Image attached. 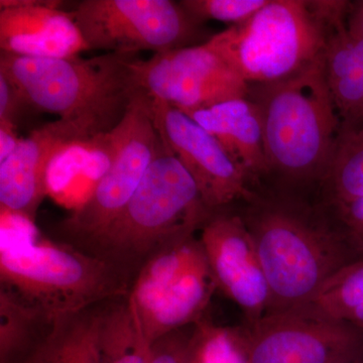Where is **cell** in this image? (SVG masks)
<instances>
[{
  "instance_id": "6da1fadb",
  "label": "cell",
  "mask_w": 363,
  "mask_h": 363,
  "mask_svg": "<svg viewBox=\"0 0 363 363\" xmlns=\"http://www.w3.org/2000/svg\"><path fill=\"white\" fill-rule=\"evenodd\" d=\"M240 214L252 234L269 285L266 314L306 304L339 269L363 259L362 243L322 200L300 192L257 191Z\"/></svg>"
},
{
  "instance_id": "7a4b0ae2",
  "label": "cell",
  "mask_w": 363,
  "mask_h": 363,
  "mask_svg": "<svg viewBox=\"0 0 363 363\" xmlns=\"http://www.w3.org/2000/svg\"><path fill=\"white\" fill-rule=\"evenodd\" d=\"M259 105L269 176L276 190L302 193L320 186L341 133L325 70V54L292 77L250 85Z\"/></svg>"
},
{
  "instance_id": "3957f363",
  "label": "cell",
  "mask_w": 363,
  "mask_h": 363,
  "mask_svg": "<svg viewBox=\"0 0 363 363\" xmlns=\"http://www.w3.org/2000/svg\"><path fill=\"white\" fill-rule=\"evenodd\" d=\"M0 288L61 317L128 297L131 281L104 259L42 238L35 224L1 213Z\"/></svg>"
},
{
  "instance_id": "277c9868",
  "label": "cell",
  "mask_w": 363,
  "mask_h": 363,
  "mask_svg": "<svg viewBox=\"0 0 363 363\" xmlns=\"http://www.w3.org/2000/svg\"><path fill=\"white\" fill-rule=\"evenodd\" d=\"M136 57L105 52L92 58H30L1 52L0 73L33 109L56 114L94 138L111 133L128 113L138 89Z\"/></svg>"
},
{
  "instance_id": "5b68a950",
  "label": "cell",
  "mask_w": 363,
  "mask_h": 363,
  "mask_svg": "<svg viewBox=\"0 0 363 363\" xmlns=\"http://www.w3.org/2000/svg\"><path fill=\"white\" fill-rule=\"evenodd\" d=\"M212 212L192 177L162 145L123 211L83 252L116 267L133 285L147 260L194 236Z\"/></svg>"
},
{
  "instance_id": "8992f818",
  "label": "cell",
  "mask_w": 363,
  "mask_h": 363,
  "mask_svg": "<svg viewBox=\"0 0 363 363\" xmlns=\"http://www.w3.org/2000/svg\"><path fill=\"white\" fill-rule=\"evenodd\" d=\"M350 1L269 0L240 25L210 38L248 85L285 80L321 58L332 26L346 20Z\"/></svg>"
},
{
  "instance_id": "52a82bcc",
  "label": "cell",
  "mask_w": 363,
  "mask_h": 363,
  "mask_svg": "<svg viewBox=\"0 0 363 363\" xmlns=\"http://www.w3.org/2000/svg\"><path fill=\"white\" fill-rule=\"evenodd\" d=\"M217 290L200 238L162 248L147 260L131 285L128 303L152 346L167 334L205 318Z\"/></svg>"
},
{
  "instance_id": "ba28073f",
  "label": "cell",
  "mask_w": 363,
  "mask_h": 363,
  "mask_svg": "<svg viewBox=\"0 0 363 363\" xmlns=\"http://www.w3.org/2000/svg\"><path fill=\"white\" fill-rule=\"evenodd\" d=\"M113 135L111 167L90 197L55 229L60 242L82 252L123 211L164 145L143 91H136Z\"/></svg>"
},
{
  "instance_id": "9c48e42d",
  "label": "cell",
  "mask_w": 363,
  "mask_h": 363,
  "mask_svg": "<svg viewBox=\"0 0 363 363\" xmlns=\"http://www.w3.org/2000/svg\"><path fill=\"white\" fill-rule=\"evenodd\" d=\"M71 14L89 51L157 54L209 40L203 23L171 0H83Z\"/></svg>"
},
{
  "instance_id": "30bf717a",
  "label": "cell",
  "mask_w": 363,
  "mask_h": 363,
  "mask_svg": "<svg viewBox=\"0 0 363 363\" xmlns=\"http://www.w3.org/2000/svg\"><path fill=\"white\" fill-rule=\"evenodd\" d=\"M135 84L147 96L191 113L238 98L250 85L210 39L201 45L157 52L133 62Z\"/></svg>"
},
{
  "instance_id": "8fae6325",
  "label": "cell",
  "mask_w": 363,
  "mask_h": 363,
  "mask_svg": "<svg viewBox=\"0 0 363 363\" xmlns=\"http://www.w3.org/2000/svg\"><path fill=\"white\" fill-rule=\"evenodd\" d=\"M247 363H355L360 329L303 309L266 314L245 324Z\"/></svg>"
},
{
  "instance_id": "7c38bea8",
  "label": "cell",
  "mask_w": 363,
  "mask_h": 363,
  "mask_svg": "<svg viewBox=\"0 0 363 363\" xmlns=\"http://www.w3.org/2000/svg\"><path fill=\"white\" fill-rule=\"evenodd\" d=\"M147 98L162 143L192 177L208 209L255 197L257 191L211 133L176 107Z\"/></svg>"
},
{
  "instance_id": "4fadbf2b",
  "label": "cell",
  "mask_w": 363,
  "mask_h": 363,
  "mask_svg": "<svg viewBox=\"0 0 363 363\" xmlns=\"http://www.w3.org/2000/svg\"><path fill=\"white\" fill-rule=\"evenodd\" d=\"M204 248L217 290L233 300L247 324L266 315L269 291L259 252L240 212L215 210L201 228Z\"/></svg>"
},
{
  "instance_id": "5bb4252c",
  "label": "cell",
  "mask_w": 363,
  "mask_h": 363,
  "mask_svg": "<svg viewBox=\"0 0 363 363\" xmlns=\"http://www.w3.org/2000/svg\"><path fill=\"white\" fill-rule=\"evenodd\" d=\"M90 140L77 126L59 118L21 138L13 154L0 162L1 213L35 224L38 210L48 196V173L52 161L71 145Z\"/></svg>"
},
{
  "instance_id": "9a60e30c",
  "label": "cell",
  "mask_w": 363,
  "mask_h": 363,
  "mask_svg": "<svg viewBox=\"0 0 363 363\" xmlns=\"http://www.w3.org/2000/svg\"><path fill=\"white\" fill-rule=\"evenodd\" d=\"M59 1L0 0V49L30 58H68L89 51Z\"/></svg>"
},
{
  "instance_id": "2e32d148",
  "label": "cell",
  "mask_w": 363,
  "mask_h": 363,
  "mask_svg": "<svg viewBox=\"0 0 363 363\" xmlns=\"http://www.w3.org/2000/svg\"><path fill=\"white\" fill-rule=\"evenodd\" d=\"M187 116L220 143L250 188L260 190L269 171L259 105L250 98H238Z\"/></svg>"
},
{
  "instance_id": "e0dca14e",
  "label": "cell",
  "mask_w": 363,
  "mask_h": 363,
  "mask_svg": "<svg viewBox=\"0 0 363 363\" xmlns=\"http://www.w3.org/2000/svg\"><path fill=\"white\" fill-rule=\"evenodd\" d=\"M104 303L59 317L49 336L16 363H102L99 326Z\"/></svg>"
},
{
  "instance_id": "ac0fdd59",
  "label": "cell",
  "mask_w": 363,
  "mask_h": 363,
  "mask_svg": "<svg viewBox=\"0 0 363 363\" xmlns=\"http://www.w3.org/2000/svg\"><path fill=\"white\" fill-rule=\"evenodd\" d=\"M325 70L341 128L363 123V64L351 45L346 21L336 23L329 32Z\"/></svg>"
},
{
  "instance_id": "d6986e66",
  "label": "cell",
  "mask_w": 363,
  "mask_h": 363,
  "mask_svg": "<svg viewBox=\"0 0 363 363\" xmlns=\"http://www.w3.org/2000/svg\"><path fill=\"white\" fill-rule=\"evenodd\" d=\"M58 318L0 288V363H16L35 350Z\"/></svg>"
},
{
  "instance_id": "ffe728a7",
  "label": "cell",
  "mask_w": 363,
  "mask_h": 363,
  "mask_svg": "<svg viewBox=\"0 0 363 363\" xmlns=\"http://www.w3.org/2000/svg\"><path fill=\"white\" fill-rule=\"evenodd\" d=\"M99 347L102 363H150V345L131 311L128 297L104 303Z\"/></svg>"
},
{
  "instance_id": "44dd1931",
  "label": "cell",
  "mask_w": 363,
  "mask_h": 363,
  "mask_svg": "<svg viewBox=\"0 0 363 363\" xmlns=\"http://www.w3.org/2000/svg\"><path fill=\"white\" fill-rule=\"evenodd\" d=\"M319 187L327 204H345L363 197V123L341 128L330 164Z\"/></svg>"
},
{
  "instance_id": "7402d4cb",
  "label": "cell",
  "mask_w": 363,
  "mask_h": 363,
  "mask_svg": "<svg viewBox=\"0 0 363 363\" xmlns=\"http://www.w3.org/2000/svg\"><path fill=\"white\" fill-rule=\"evenodd\" d=\"M362 304L363 259H360L332 274L310 300L298 308L320 317L348 323Z\"/></svg>"
},
{
  "instance_id": "603a6c76",
  "label": "cell",
  "mask_w": 363,
  "mask_h": 363,
  "mask_svg": "<svg viewBox=\"0 0 363 363\" xmlns=\"http://www.w3.org/2000/svg\"><path fill=\"white\" fill-rule=\"evenodd\" d=\"M191 347L199 363H247L241 329L216 326L206 317L194 325Z\"/></svg>"
},
{
  "instance_id": "cb8c5ba5",
  "label": "cell",
  "mask_w": 363,
  "mask_h": 363,
  "mask_svg": "<svg viewBox=\"0 0 363 363\" xmlns=\"http://www.w3.org/2000/svg\"><path fill=\"white\" fill-rule=\"evenodd\" d=\"M179 2L199 23L212 20L236 26L252 18L269 0H182Z\"/></svg>"
},
{
  "instance_id": "d4e9b609",
  "label": "cell",
  "mask_w": 363,
  "mask_h": 363,
  "mask_svg": "<svg viewBox=\"0 0 363 363\" xmlns=\"http://www.w3.org/2000/svg\"><path fill=\"white\" fill-rule=\"evenodd\" d=\"M193 329L194 325L179 329L152 343L150 363H186Z\"/></svg>"
},
{
  "instance_id": "484cf974",
  "label": "cell",
  "mask_w": 363,
  "mask_h": 363,
  "mask_svg": "<svg viewBox=\"0 0 363 363\" xmlns=\"http://www.w3.org/2000/svg\"><path fill=\"white\" fill-rule=\"evenodd\" d=\"M26 107L30 106L20 91L6 76L0 73V123L18 128L21 112Z\"/></svg>"
},
{
  "instance_id": "4316f807",
  "label": "cell",
  "mask_w": 363,
  "mask_h": 363,
  "mask_svg": "<svg viewBox=\"0 0 363 363\" xmlns=\"http://www.w3.org/2000/svg\"><path fill=\"white\" fill-rule=\"evenodd\" d=\"M332 206V205H331ZM363 247V197L345 204L332 206Z\"/></svg>"
},
{
  "instance_id": "83f0119b",
  "label": "cell",
  "mask_w": 363,
  "mask_h": 363,
  "mask_svg": "<svg viewBox=\"0 0 363 363\" xmlns=\"http://www.w3.org/2000/svg\"><path fill=\"white\" fill-rule=\"evenodd\" d=\"M21 142L16 126L0 123V162L6 161L13 154Z\"/></svg>"
},
{
  "instance_id": "f1b7e54d",
  "label": "cell",
  "mask_w": 363,
  "mask_h": 363,
  "mask_svg": "<svg viewBox=\"0 0 363 363\" xmlns=\"http://www.w3.org/2000/svg\"><path fill=\"white\" fill-rule=\"evenodd\" d=\"M346 30L352 39L363 40V0L350 2L346 18Z\"/></svg>"
},
{
  "instance_id": "f546056e",
  "label": "cell",
  "mask_w": 363,
  "mask_h": 363,
  "mask_svg": "<svg viewBox=\"0 0 363 363\" xmlns=\"http://www.w3.org/2000/svg\"><path fill=\"white\" fill-rule=\"evenodd\" d=\"M350 42L355 54L357 55L358 58H359L363 64V40L352 39V38H350Z\"/></svg>"
},
{
  "instance_id": "4dcf8cb0",
  "label": "cell",
  "mask_w": 363,
  "mask_h": 363,
  "mask_svg": "<svg viewBox=\"0 0 363 363\" xmlns=\"http://www.w3.org/2000/svg\"><path fill=\"white\" fill-rule=\"evenodd\" d=\"M186 363H199V362H198L197 357H196V355L194 354V352H193L192 347H191V342L190 347H189L188 357L187 359H186Z\"/></svg>"
}]
</instances>
